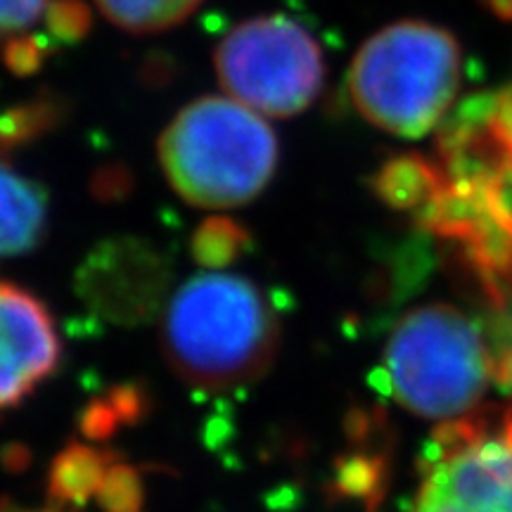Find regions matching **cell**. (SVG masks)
I'll return each mask as SVG.
<instances>
[{
  "label": "cell",
  "mask_w": 512,
  "mask_h": 512,
  "mask_svg": "<svg viewBox=\"0 0 512 512\" xmlns=\"http://www.w3.org/2000/svg\"><path fill=\"white\" fill-rule=\"evenodd\" d=\"M159 164L185 202L230 209L252 202L278 166L273 128L233 98H200L159 138Z\"/></svg>",
  "instance_id": "7a4b0ae2"
},
{
  "label": "cell",
  "mask_w": 512,
  "mask_h": 512,
  "mask_svg": "<svg viewBox=\"0 0 512 512\" xmlns=\"http://www.w3.org/2000/svg\"><path fill=\"white\" fill-rule=\"evenodd\" d=\"M278 335V318L266 294L233 273L190 278L162 320V349L174 373L214 392L264 375Z\"/></svg>",
  "instance_id": "6da1fadb"
},
{
  "label": "cell",
  "mask_w": 512,
  "mask_h": 512,
  "mask_svg": "<svg viewBox=\"0 0 512 512\" xmlns=\"http://www.w3.org/2000/svg\"><path fill=\"white\" fill-rule=\"evenodd\" d=\"M202 0H95L98 10L117 27L152 34L181 24Z\"/></svg>",
  "instance_id": "8fae6325"
},
{
  "label": "cell",
  "mask_w": 512,
  "mask_h": 512,
  "mask_svg": "<svg viewBox=\"0 0 512 512\" xmlns=\"http://www.w3.org/2000/svg\"><path fill=\"white\" fill-rule=\"evenodd\" d=\"M140 396L133 387H121L112 392L110 399H98L86 408L81 418V427L88 439H105L119 425L131 422L138 415Z\"/></svg>",
  "instance_id": "4fadbf2b"
},
{
  "label": "cell",
  "mask_w": 512,
  "mask_h": 512,
  "mask_svg": "<svg viewBox=\"0 0 512 512\" xmlns=\"http://www.w3.org/2000/svg\"><path fill=\"white\" fill-rule=\"evenodd\" d=\"M57 102L55 100H34L27 105H19L10 110L3 119V147L5 152L12 145H22L27 140L41 136V133L50 131L57 121Z\"/></svg>",
  "instance_id": "5bb4252c"
},
{
  "label": "cell",
  "mask_w": 512,
  "mask_h": 512,
  "mask_svg": "<svg viewBox=\"0 0 512 512\" xmlns=\"http://www.w3.org/2000/svg\"><path fill=\"white\" fill-rule=\"evenodd\" d=\"M382 477L384 475L380 470V460L356 456L339 467L337 484H339V491H342L344 496L366 498V496L380 494Z\"/></svg>",
  "instance_id": "2e32d148"
},
{
  "label": "cell",
  "mask_w": 512,
  "mask_h": 512,
  "mask_svg": "<svg viewBox=\"0 0 512 512\" xmlns=\"http://www.w3.org/2000/svg\"><path fill=\"white\" fill-rule=\"evenodd\" d=\"M46 10L48 0H0V24L5 38L24 34Z\"/></svg>",
  "instance_id": "ac0fdd59"
},
{
  "label": "cell",
  "mask_w": 512,
  "mask_h": 512,
  "mask_svg": "<svg viewBox=\"0 0 512 512\" xmlns=\"http://www.w3.org/2000/svg\"><path fill=\"white\" fill-rule=\"evenodd\" d=\"M102 512H140L143 508V484L133 467L114 463L98 491Z\"/></svg>",
  "instance_id": "9a60e30c"
},
{
  "label": "cell",
  "mask_w": 512,
  "mask_h": 512,
  "mask_svg": "<svg viewBox=\"0 0 512 512\" xmlns=\"http://www.w3.org/2000/svg\"><path fill=\"white\" fill-rule=\"evenodd\" d=\"M230 98L268 117H294L323 88L325 60L318 41L290 17H256L230 29L214 55Z\"/></svg>",
  "instance_id": "5b68a950"
},
{
  "label": "cell",
  "mask_w": 512,
  "mask_h": 512,
  "mask_svg": "<svg viewBox=\"0 0 512 512\" xmlns=\"http://www.w3.org/2000/svg\"><path fill=\"white\" fill-rule=\"evenodd\" d=\"M0 247L5 256L27 254L38 245L46 228V195L29 178L12 171L10 164L0 174Z\"/></svg>",
  "instance_id": "ba28073f"
},
{
  "label": "cell",
  "mask_w": 512,
  "mask_h": 512,
  "mask_svg": "<svg viewBox=\"0 0 512 512\" xmlns=\"http://www.w3.org/2000/svg\"><path fill=\"white\" fill-rule=\"evenodd\" d=\"M482 3L489 8L491 15L505 19V22H512V0H482Z\"/></svg>",
  "instance_id": "ffe728a7"
},
{
  "label": "cell",
  "mask_w": 512,
  "mask_h": 512,
  "mask_svg": "<svg viewBox=\"0 0 512 512\" xmlns=\"http://www.w3.org/2000/svg\"><path fill=\"white\" fill-rule=\"evenodd\" d=\"M46 50L31 36H12L5 41V62L17 76H29L41 67Z\"/></svg>",
  "instance_id": "d6986e66"
},
{
  "label": "cell",
  "mask_w": 512,
  "mask_h": 512,
  "mask_svg": "<svg viewBox=\"0 0 512 512\" xmlns=\"http://www.w3.org/2000/svg\"><path fill=\"white\" fill-rule=\"evenodd\" d=\"M112 465V453H102L98 448L83 444L67 446L62 453H57L50 465V496L60 503H86L98 498L100 486Z\"/></svg>",
  "instance_id": "30bf717a"
},
{
  "label": "cell",
  "mask_w": 512,
  "mask_h": 512,
  "mask_svg": "<svg viewBox=\"0 0 512 512\" xmlns=\"http://www.w3.org/2000/svg\"><path fill=\"white\" fill-rule=\"evenodd\" d=\"M247 242L249 235L240 223L214 216L195 230L190 240V252L200 266L221 268L238 259L245 252Z\"/></svg>",
  "instance_id": "7c38bea8"
},
{
  "label": "cell",
  "mask_w": 512,
  "mask_h": 512,
  "mask_svg": "<svg viewBox=\"0 0 512 512\" xmlns=\"http://www.w3.org/2000/svg\"><path fill=\"white\" fill-rule=\"evenodd\" d=\"M444 166H437L430 159L418 155H403L389 159L377 171L373 188L384 204L394 209L415 211L418 214L432 204L446 185Z\"/></svg>",
  "instance_id": "9c48e42d"
},
{
  "label": "cell",
  "mask_w": 512,
  "mask_h": 512,
  "mask_svg": "<svg viewBox=\"0 0 512 512\" xmlns=\"http://www.w3.org/2000/svg\"><path fill=\"white\" fill-rule=\"evenodd\" d=\"M3 373L0 403L19 406L60 363V337L46 304L24 287L5 280L0 287Z\"/></svg>",
  "instance_id": "52a82bcc"
},
{
  "label": "cell",
  "mask_w": 512,
  "mask_h": 512,
  "mask_svg": "<svg viewBox=\"0 0 512 512\" xmlns=\"http://www.w3.org/2000/svg\"><path fill=\"white\" fill-rule=\"evenodd\" d=\"M384 368L396 401L430 420H460L482 401L494 356L477 325L448 304H427L399 320Z\"/></svg>",
  "instance_id": "277c9868"
},
{
  "label": "cell",
  "mask_w": 512,
  "mask_h": 512,
  "mask_svg": "<svg viewBox=\"0 0 512 512\" xmlns=\"http://www.w3.org/2000/svg\"><path fill=\"white\" fill-rule=\"evenodd\" d=\"M46 22L50 34L60 41H79L91 29V10L81 0H53L48 3Z\"/></svg>",
  "instance_id": "e0dca14e"
},
{
  "label": "cell",
  "mask_w": 512,
  "mask_h": 512,
  "mask_svg": "<svg viewBox=\"0 0 512 512\" xmlns=\"http://www.w3.org/2000/svg\"><path fill=\"white\" fill-rule=\"evenodd\" d=\"M413 512H512V413L444 422Z\"/></svg>",
  "instance_id": "8992f818"
},
{
  "label": "cell",
  "mask_w": 512,
  "mask_h": 512,
  "mask_svg": "<svg viewBox=\"0 0 512 512\" xmlns=\"http://www.w3.org/2000/svg\"><path fill=\"white\" fill-rule=\"evenodd\" d=\"M460 64L463 55L451 31L420 19L389 24L351 62V100L382 131L422 138L456 100Z\"/></svg>",
  "instance_id": "3957f363"
}]
</instances>
